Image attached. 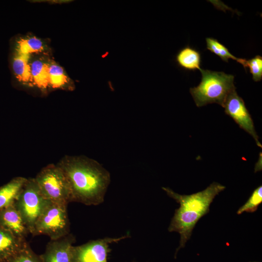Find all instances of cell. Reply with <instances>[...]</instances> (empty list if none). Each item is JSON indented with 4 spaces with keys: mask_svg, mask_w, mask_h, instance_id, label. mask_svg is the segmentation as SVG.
<instances>
[{
    "mask_svg": "<svg viewBox=\"0 0 262 262\" xmlns=\"http://www.w3.org/2000/svg\"><path fill=\"white\" fill-rule=\"evenodd\" d=\"M0 226L21 239H26L30 233L15 203L0 210Z\"/></svg>",
    "mask_w": 262,
    "mask_h": 262,
    "instance_id": "30bf717a",
    "label": "cell"
},
{
    "mask_svg": "<svg viewBox=\"0 0 262 262\" xmlns=\"http://www.w3.org/2000/svg\"><path fill=\"white\" fill-rule=\"evenodd\" d=\"M32 80L39 88H46L49 85V64L35 60L30 65Z\"/></svg>",
    "mask_w": 262,
    "mask_h": 262,
    "instance_id": "9a60e30c",
    "label": "cell"
},
{
    "mask_svg": "<svg viewBox=\"0 0 262 262\" xmlns=\"http://www.w3.org/2000/svg\"><path fill=\"white\" fill-rule=\"evenodd\" d=\"M130 237L126 235L118 238L106 237L89 241L78 246H72L71 262H107L108 254L111 251L109 246Z\"/></svg>",
    "mask_w": 262,
    "mask_h": 262,
    "instance_id": "52a82bcc",
    "label": "cell"
},
{
    "mask_svg": "<svg viewBox=\"0 0 262 262\" xmlns=\"http://www.w3.org/2000/svg\"><path fill=\"white\" fill-rule=\"evenodd\" d=\"M27 180L24 177H16L0 188V210L15 203Z\"/></svg>",
    "mask_w": 262,
    "mask_h": 262,
    "instance_id": "7c38bea8",
    "label": "cell"
},
{
    "mask_svg": "<svg viewBox=\"0 0 262 262\" xmlns=\"http://www.w3.org/2000/svg\"><path fill=\"white\" fill-rule=\"evenodd\" d=\"M48 72L49 85L52 87L59 88L68 85L72 89L73 88L70 80L59 66L52 63L49 64Z\"/></svg>",
    "mask_w": 262,
    "mask_h": 262,
    "instance_id": "e0dca14e",
    "label": "cell"
},
{
    "mask_svg": "<svg viewBox=\"0 0 262 262\" xmlns=\"http://www.w3.org/2000/svg\"><path fill=\"white\" fill-rule=\"evenodd\" d=\"M223 107L225 108V113L231 117L241 128L250 134L258 146L262 147L251 115L243 99L238 95L236 90L228 95Z\"/></svg>",
    "mask_w": 262,
    "mask_h": 262,
    "instance_id": "ba28073f",
    "label": "cell"
},
{
    "mask_svg": "<svg viewBox=\"0 0 262 262\" xmlns=\"http://www.w3.org/2000/svg\"><path fill=\"white\" fill-rule=\"evenodd\" d=\"M67 205L49 201L35 222L32 235H46L54 240L69 234Z\"/></svg>",
    "mask_w": 262,
    "mask_h": 262,
    "instance_id": "277c9868",
    "label": "cell"
},
{
    "mask_svg": "<svg viewBox=\"0 0 262 262\" xmlns=\"http://www.w3.org/2000/svg\"><path fill=\"white\" fill-rule=\"evenodd\" d=\"M178 65L188 70H201V56L199 51L187 46L179 51L176 55Z\"/></svg>",
    "mask_w": 262,
    "mask_h": 262,
    "instance_id": "4fadbf2b",
    "label": "cell"
},
{
    "mask_svg": "<svg viewBox=\"0 0 262 262\" xmlns=\"http://www.w3.org/2000/svg\"><path fill=\"white\" fill-rule=\"evenodd\" d=\"M34 179L42 194L48 200L66 204L70 202L67 179L58 164H49L44 167Z\"/></svg>",
    "mask_w": 262,
    "mask_h": 262,
    "instance_id": "5b68a950",
    "label": "cell"
},
{
    "mask_svg": "<svg viewBox=\"0 0 262 262\" xmlns=\"http://www.w3.org/2000/svg\"><path fill=\"white\" fill-rule=\"evenodd\" d=\"M225 188L224 185L213 182L202 191L190 195H182L169 188H162L169 196L180 204L168 227L169 231L177 232L180 236V245L175 254V258L178 251L185 246L190 238L196 223L209 212L210 204L214 197Z\"/></svg>",
    "mask_w": 262,
    "mask_h": 262,
    "instance_id": "7a4b0ae2",
    "label": "cell"
},
{
    "mask_svg": "<svg viewBox=\"0 0 262 262\" xmlns=\"http://www.w3.org/2000/svg\"><path fill=\"white\" fill-rule=\"evenodd\" d=\"M43 49L41 41L35 37L29 38L19 41L16 46V51L26 55L41 51Z\"/></svg>",
    "mask_w": 262,
    "mask_h": 262,
    "instance_id": "d6986e66",
    "label": "cell"
},
{
    "mask_svg": "<svg viewBox=\"0 0 262 262\" xmlns=\"http://www.w3.org/2000/svg\"><path fill=\"white\" fill-rule=\"evenodd\" d=\"M206 42L207 49L217 55L223 61L228 62L229 59L235 60L242 65L246 70V59L236 57L229 52L225 46L214 38L207 37L206 38Z\"/></svg>",
    "mask_w": 262,
    "mask_h": 262,
    "instance_id": "2e32d148",
    "label": "cell"
},
{
    "mask_svg": "<svg viewBox=\"0 0 262 262\" xmlns=\"http://www.w3.org/2000/svg\"><path fill=\"white\" fill-rule=\"evenodd\" d=\"M246 68H249L250 73L252 75V79L255 82L260 81L262 79V57L256 55L254 57L246 60Z\"/></svg>",
    "mask_w": 262,
    "mask_h": 262,
    "instance_id": "44dd1931",
    "label": "cell"
},
{
    "mask_svg": "<svg viewBox=\"0 0 262 262\" xmlns=\"http://www.w3.org/2000/svg\"><path fill=\"white\" fill-rule=\"evenodd\" d=\"M4 262H42L39 256L36 255L26 241L21 248Z\"/></svg>",
    "mask_w": 262,
    "mask_h": 262,
    "instance_id": "ac0fdd59",
    "label": "cell"
},
{
    "mask_svg": "<svg viewBox=\"0 0 262 262\" xmlns=\"http://www.w3.org/2000/svg\"><path fill=\"white\" fill-rule=\"evenodd\" d=\"M49 202L42 194L34 178L27 179L14 203L30 233L32 234L35 222Z\"/></svg>",
    "mask_w": 262,
    "mask_h": 262,
    "instance_id": "8992f818",
    "label": "cell"
},
{
    "mask_svg": "<svg viewBox=\"0 0 262 262\" xmlns=\"http://www.w3.org/2000/svg\"><path fill=\"white\" fill-rule=\"evenodd\" d=\"M28 57L29 55L16 51L12 60V68L15 75L18 81L24 82L32 81Z\"/></svg>",
    "mask_w": 262,
    "mask_h": 262,
    "instance_id": "5bb4252c",
    "label": "cell"
},
{
    "mask_svg": "<svg viewBox=\"0 0 262 262\" xmlns=\"http://www.w3.org/2000/svg\"><path fill=\"white\" fill-rule=\"evenodd\" d=\"M26 241L0 226V262H4L16 253Z\"/></svg>",
    "mask_w": 262,
    "mask_h": 262,
    "instance_id": "8fae6325",
    "label": "cell"
},
{
    "mask_svg": "<svg viewBox=\"0 0 262 262\" xmlns=\"http://www.w3.org/2000/svg\"><path fill=\"white\" fill-rule=\"evenodd\" d=\"M75 242V237L70 233L60 238L50 240L44 253L39 256L42 262H71V248Z\"/></svg>",
    "mask_w": 262,
    "mask_h": 262,
    "instance_id": "9c48e42d",
    "label": "cell"
},
{
    "mask_svg": "<svg viewBox=\"0 0 262 262\" xmlns=\"http://www.w3.org/2000/svg\"><path fill=\"white\" fill-rule=\"evenodd\" d=\"M262 202V186H259L255 189L248 200L242 206L237 212L238 214L244 212L253 213L258 209V207Z\"/></svg>",
    "mask_w": 262,
    "mask_h": 262,
    "instance_id": "ffe728a7",
    "label": "cell"
},
{
    "mask_svg": "<svg viewBox=\"0 0 262 262\" xmlns=\"http://www.w3.org/2000/svg\"><path fill=\"white\" fill-rule=\"evenodd\" d=\"M58 165L67 179L70 202L98 205L104 201L110 175L97 161L85 157L67 156Z\"/></svg>",
    "mask_w": 262,
    "mask_h": 262,
    "instance_id": "6da1fadb",
    "label": "cell"
},
{
    "mask_svg": "<svg viewBox=\"0 0 262 262\" xmlns=\"http://www.w3.org/2000/svg\"></svg>",
    "mask_w": 262,
    "mask_h": 262,
    "instance_id": "7402d4cb",
    "label": "cell"
},
{
    "mask_svg": "<svg viewBox=\"0 0 262 262\" xmlns=\"http://www.w3.org/2000/svg\"><path fill=\"white\" fill-rule=\"evenodd\" d=\"M201 81L198 86L190 89L197 107L215 103L223 107L228 95L236 90L234 76L223 72L208 69L200 70Z\"/></svg>",
    "mask_w": 262,
    "mask_h": 262,
    "instance_id": "3957f363",
    "label": "cell"
}]
</instances>
